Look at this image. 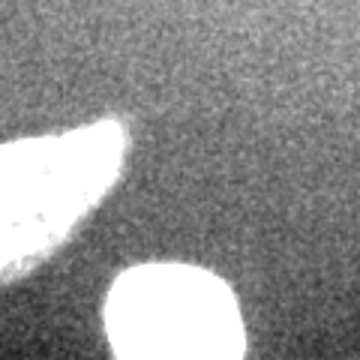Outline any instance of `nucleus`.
Returning a JSON list of instances; mask_svg holds the SVG:
<instances>
[{"label": "nucleus", "mask_w": 360, "mask_h": 360, "mask_svg": "<svg viewBox=\"0 0 360 360\" xmlns=\"http://www.w3.org/2000/svg\"><path fill=\"white\" fill-rule=\"evenodd\" d=\"M108 336L120 357H240L243 328L229 285L180 264L135 267L111 288Z\"/></svg>", "instance_id": "obj_1"}, {"label": "nucleus", "mask_w": 360, "mask_h": 360, "mask_svg": "<svg viewBox=\"0 0 360 360\" xmlns=\"http://www.w3.org/2000/svg\"><path fill=\"white\" fill-rule=\"evenodd\" d=\"M123 135L115 123L72 139L0 150V267L37 255L108 184Z\"/></svg>", "instance_id": "obj_2"}]
</instances>
